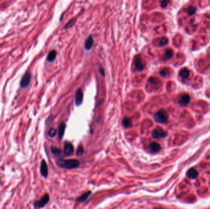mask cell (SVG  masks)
<instances>
[{"label":"cell","instance_id":"5","mask_svg":"<svg viewBox=\"0 0 210 209\" xmlns=\"http://www.w3.org/2000/svg\"><path fill=\"white\" fill-rule=\"evenodd\" d=\"M152 137L154 139H159V138H164L168 135L167 133L162 129H155L152 131L151 133Z\"/></svg>","mask_w":210,"mask_h":209},{"label":"cell","instance_id":"10","mask_svg":"<svg viewBox=\"0 0 210 209\" xmlns=\"http://www.w3.org/2000/svg\"><path fill=\"white\" fill-rule=\"evenodd\" d=\"M40 172L41 175L44 177L47 178L48 175V167L47 163L44 160L41 161V166H40Z\"/></svg>","mask_w":210,"mask_h":209},{"label":"cell","instance_id":"13","mask_svg":"<svg viewBox=\"0 0 210 209\" xmlns=\"http://www.w3.org/2000/svg\"><path fill=\"white\" fill-rule=\"evenodd\" d=\"M93 44V39L92 36H89L88 38L85 42V48L86 50H88L92 49Z\"/></svg>","mask_w":210,"mask_h":209},{"label":"cell","instance_id":"11","mask_svg":"<svg viewBox=\"0 0 210 209\" xmlns=\"http://www.w3.org/2000/svg\"><path fill=\"white\" fill-rule=\"evenodd\" d=\"M190 96L188 94H185L181 97L179 100V104L182 106H185L189 104L190 101Z\"/></svg>","mask_w":210,"mask_h":209},{"label":"cell","instance_id":"9","mask_svg":"<svg viewBox=\"0 0 210 209\" xmlns=\"http://www.w3.org/2000/svg\"><path fill=\"white\" fill-rule=\"evenodd\" d=\"M135 66L136 69L138 71L141 72V71H143L144 66H143V64L142 63L141 57L140 55H138V56H136L135 57Z\"/></svg>","mask_w":210,"mask_h":209},{"label":"cell","instance_id":"1","mask_svg":"<svg viewBox=\"0 0 210 209\" xmlns=\"http://www.w3.org/2000/svg\"><path fill=\"white\" fill-rule=\"evenodd\" d=\"M57 164L60 168L67 169H73L79 166V161L74 159H63L61 158L57 161Z\"/></svg>","mask_w":210,"mask_h":209},{"label":"cell","instance_id":"25","mask_svg":"<svg viewBox=\"0 0 210 209\" xmlns=\"http://www.w3.org/2000/svg\"><path fill=\"white\" fill-rule=\"evenodd\" d=\"M196 8L194 6H190L188 9V13L189 15H192L195 14L196 12Z\"/></svg>","mask_w":210,"mask_h":209},{"label":"cell","instance_id":"17","mask_svg":"<svg viewBox=\"0 0 210 209\" xmlns=\"http://www.w3.org/2000/svg\"><path fill=\"white\" fill-rule=\"evenodd\" d=\"M56 56H57V52L55 50H53L51 51L49 53V54H48V56L47 58V61L49 62H53L56 58Z\"/></svg>","mask_w":210,"mask_h":209},{"label":"cell","instance_id":"21","mask_svg":"<svg viewBox=\"0 0 210 209\" xmlns=\"http://www.w3.org/2000/svg\"><path fill=\"white\" fill-rule=\"evenodd\" d=\"M168 43H169V40L166 37H163L160 38L159 41V44L160 46H164L166 45Z\"/></svg>","mask_w":210,"mask_h":209},{"label":"cell","instance_id":"20","mask_svg":"<svg viewBox=\"0 0 210 209\" xmlns=\"http://www.w3.org/2000/svg\"><path fill=\"white\" fill-rule=\"evenodd\" d=\"M173 55V52L171 49H167L165 51V55H164V59H165V60H167V59H170Z\"/></svg>","mask_w":210,"mask_h":209},{"label":"cell","instance_id":"29","mask_svg":"<svg viewBox=\"0 0 210 209\" xmlns=\"http://www.w3.org/2000/svg\"><path fill=\"white\" fill-rule=\"evenodd\" d=\"M99 71H100V73L102 75H103V77L105 76V70H104L103 68L100 67V69H99Z\"/></svg>","mask_w":210,"mask_h":209},{"label":"cell","instance_id":"8","mask_svg":"<svg viewBox=\"0 0 210 209\" xmlns=\"http://www.w3.org/2000/svg\"><path fill=\"white\" fill-rule=\"evenodd\" d=\"M83 101V93L81 89H78L76 93L75 103L77 106H80Z\"/></svg>","mask_w":210,"mask_h":209},{"label":"cell","instance_id":"22","mask_svg":"<svg viewBox=\"0 0 210 209\" xmlns=\"http://www.w3.org/2000/svg\"><path fill=\"white\" fill-rule=\"evenodd\" d=\"M76 22V20L75 19H72V20H71L68 23H67V25H66V26L65 27V28H66V29H68V28H71L72 27H73L74 26V25L75 24V23Z\"/></svg>","mask_w":210,"mask_h":209},{"label":"cell","instance_id":"26","mask_svg":"<svg viewBox=\"0 0 210 209\" xmlns=\"http://www.w3.org/2000/svg\"><path fill=\"white\" fill-rule=\"evenodd\" d=\"M149 83H151V84H157V83L160 82V80L157 78H154V77H151V78L149 79L148 80Z\"/></svg>","mask_w":210,"mask_h":209},{"label":"cell","instance_id":"23","mask_svg":"<svg viewBox=\"0 0 210 209\" xmlns=\"http://www.w3.org/2000/svg\"><path fill=\"white\" fill-rule=\"evenodd\" d=\"M83 153H84V148H83L82 145H79L77 149L76 154L78 157H80V156H81V155H82Z\"/></svg>","mask_w":210,"mask_h":209},{"label":"cell","instance_id":"2","mask_svg":"<svg viewBox=\"0 0 210 209\" xmlns=\"http://www.w3.org/2000/svg\"><path fill=\"white\" fill-rule=\"evenodd\" d=\"M168 118H169V117H168L166 112L163 109L159 110L154 115L155 122L161 124L165 123L168 120Z\"/></svg>","mask_w":210,"mask_h":209},{"label":"cell","instance_id":"16","mask_svg":"<svg viewBox=\"0 0 210 209\" xmlns=\"http://www.w3.org/2000/svg\"><path fill=\"white\" fill-rule=\"evenodd\" d=\"M187 175L190 178H192V179H195L196 177H197L198 176V171L194 169V168H192V169H190L188 171V173H187Z\"/></svg>","mask_w":210,"mask_h":209},{"label":"cell","instance_id":"28","mask_svg":"<svg viewBox=\"0 0 210 209\" xmlns=\"http://www.w3.org/2000/svg\"><path fill=\"white\" fill-rule=\"evenodd\" d=\"M160 74L161 75L165 76V75L167 74V69H162V70H161L160 72Z\"/></svg>","mask_w":210,"mask_h":209},{"label":"cell","instance_id":"19","mask_svg":"<svg viewBox=\"0 0 210 209\" xmlns=\"http://www.w3.org/2000/svg\"><path fill=\"white\" fill-rule=\"evenodd\" d=\"M122 125L125 128H130L131 125V122L130 119L128 117L124 118L122 120Z\"/></svg>","mask_w":210,"mask_h":209},{"label":"cell","instance_id":"27","mask_svg":"<svg viewBox=\"0 0 210 209\" xmlns=\"http://www.w3.org/2000/svg\"><path fill=\"white\" fill-rule=\"evenodd\" d=\"M170 2V0H162L161 1V6L162 8H166L167 5L169 4Z\"/></svg>","mask_w":210,"mask_h":209},{"label":"cell","instance_id":"18","mask_svg":"<svg viewBox=\"0 0 210 209\" xmlns=\"http://www.w3.org/2000/svg\"><path fill=\"white\" fill-rule=\"evenodd\" d=\"M189 74H190L189 71L188 69H183L181 71H180V73H179V75L183 79H187L188 77L189 76Z\"/></svg>","mask_w":210,"mask_h":209},{"label":"cell","instance_id":"14","mask_svg":"<svg viewBox=\"0 0 210 209\" xmlns=\"http://www.w3.org/2000/svg\"><path fill=\"white\" fill-rule=\"evenodd\" d=\"M91 192H87L85 193H84L82 195L79 196V198L76 199V201L79 202H83L87 201V199L89 198V196L91 195Z\"/></svg>","mask_w":210,"mask_h":209},{"label":"cell","instance_id":"4","mask_svg":"<svg viewBox=\"0 0 210 209\" xmlns=\"http://www.w3.org/2000/svg\"><path fill=\"white\" fill-rule=\"evenodd\" d=\"M32 80V74L30 73L27 72L22 77L20 81V85L22 88H27L30 83Z\"/></svg>","mask_w":210,"mask_h":209},{"label":"cell","instance_id":"15","mask_svg":"<svg viewBox=\"0 0 210 209\" xmlns=\"http://www.w3.org/2000/svg\"><path fill=\"white\" fill-rule=\"evenodd\" d=\"M65 128H66V125L63 122H62L60 124V126L58 127V136L60 139H62L63 138L65 133Z\"/></svg>","mask_w":210,"mask_h":209},{"label":"cell","instance_id":"24","mask_svg":"<svg viewBox=\"0 0 210 209\" xmlns=\"http://www.w3.org/2000/svg\"><path fill=\"white\" fill-rule=\"evenodd\" d=\"M57 133V130L54 128H51L48 131V135L49 136L51 137H55V136L56 135Z\"/></svg>","mask_w":210,"mask_h":209},{"label":"cell","instance_id":"6","mask_svg":"<svg viewBox=\"0 0 210 209\" xmlns=\"http://www.w3.org/2000/svg\"><path fill=\"white\" fill-rule=\"evenodd\" d=\"M64 153L65 157H70L74 153V147L71 143L68 142H66L65 143L64 147Z\"/></svg>","mask_w":210,"mask_h":209},{"label":"cell","instance_id":"7","mask_svg":"<svg viewBox=\"0 0 210 209\" xmlns=\"http://www.w3.org/2000/svg\"><path fill=\"white\" fill-rule=\"evenodd\" d=\"M51 151L52 153L53 154H54L55 157L60 158H63L65 157V154L64 153V152L61 150L60 149H59L54 146H52L51 147Z\"/></svg>","mask_w":210,"mask_h":209},{"label":"cell","instance_id":"3","mask_svg":"<svg viewBox=\"0 0 210 209\" xmlns=\"http://www.w3.org/2000/svg\"><path fill=\"white\" fill-rule=\"evenodd\" d=\"M49 201V196L48 194H45L42 198L38 200L35 201L33 203V206L34 207L42 208L44 207Z\"/></svg>","mask_w":210,"mask_h":209},{"label":"cell","instance_id":"12","mask_svg":"<svg viewBox=\"0 0 210 209\" xmlns=\"http://www.w3.org/2000/svg\"><path fill=\"white\" fill-rule=\"evenodd\" d=\"M149 148L152 152L154 153H157L161 150V146L157 142H152L149 145Z\"/></svg>","mask_w":210,"mask_h":209}]
</instances>
